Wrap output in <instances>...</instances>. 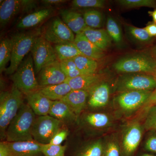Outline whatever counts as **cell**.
<instances>
[{"instance_id":"obj_8","label":"cell","mask_w":156,"mask_h":156,"mask_svg":"<svg viewBox=\"0 0 156 156\" xmlns=\"http://www.w3.org/2000/svg\"><path fill=\"white\" fill-rule=\"evenodd\" d=\"M31 51L37 73L45 66L58 60L54 48L42 35L36 39Z\"/></svg>"},{"instance_id":"obj_15","label":"cell","mask_w":156,"mask_h":156,"mask_svg":"<svg viewBox=\"0 0 156 156\" xmlns=\"http://www.w3.org/2000/svg\"><path fill=\"white\" fill-rule=\"evenodd\" d=\"M142 136V129L138 122H134L128 128L123 140V147L125 152L130 155L138 147Z\"/></svg>"},{"instance_id":"obj_46","label":"cell","mask_w":156,"mask_h":156,"mask_svg":"<svg viewBox=\"0 0 156 156\" xmlns=\"http://www.w3.org/2000/svg\"><path fill=\"white\" fill-rule=\"evenodd\" d=\"M149 52L155 61L156 62V43L151 48Z\"/></svg>"},{"instance_id":"obj_24","label":"cell","mask_w":156,"mask_h":156,"mask_svg":"<svg viewBox=\"0 0 156 156\" xmlns=\"http://www.w3.org/2000/svg\"><path fill=\"white\" fill-rule=\"evenodd\" d=\"M39 91L52 101L61 100L73 89L66 82L57 85L41 87Z\"/></svg>"},{"instance_id":"obj_22","label":"cell","mask_w":156,"mask_h":156,"mask_svg":"<svg viewBox=\"0 0 156 156\" xmlns=\"http://www.w3.org/2000/svg\"><path fill=\"white\" fill-rule=\"evenodd\" d=\"M49 115L61 122H70L78 119L69 106L61 100L53 101Z\"/></svg>"},{"instance_id":"obj_2","label":"cell","mask_w":156,"mask_h":156,"mask_svg":"<svg viewBox=\"0 0 156 156\" xmlns=\"http://www.w3.org/2000/svg\"><path fill=\"white\" fill-rule=\"evenodd\" d=\"M23 93L13 85L11 90L1 92L0 98V135L1 140L6 139L9 124L16 116L23 104Z\"/></svg>"},{"instance_id":"obj_20","label":"cell","mask_w":156,"mask_h":156,"mask_svg":"<svg viewBox=\"0 0 156 156\" xmlns=\"http://www.w3.org/2000/svg\"><path fill=\"white\" fill-rule=\"evenodd\" d=\"M23 12L22 0H5L0 7V24L2 27L7 25L16 14Z\"/></svg>"},{"instance_id":"obj_19","label":"cell","mask_w":156,"mask_h":156,"mask_svg":"<svg viewBox=\"0 0 156 156\" xmlns=\"http://www.w3.org/2000/svg\"><path fill=\"white\" fill-rule=\"evenodd\" d=\"M62 21L76 35L83 33L87 27L83 16L76 11L61 9L59 11Z\"/></svg>"},{"instance_id":"obj_5","label":"cell","mask_w":156,"mask_h":156,"mask_svg":"<svg viewBox=\"0 0 156 156\" xmlns=\"http://www.w3.org/2000/svg\"><path fill=\"white\" fill-rule=\"evenodd\" d=\"M34 66L32 56L29 55L11 77L13 85L25 95L41 88L35 76Z\"/></svg>"},{"instance_id":"obj_32","label":"cell","mask_w":156,"mask_h":156,"mask_svg":"<svg viewBox=\"0 0 156 156\" xmlns=\"http://www.w3.org/2000/svg\"><path fill=\"white\" fill-rule=\"evenodd\" d=\"M59 62L61 69L67 79H73L83 75L78 69L73 58Z\"/></svg>"},{"instance_id":"obj_17","label":"cell","mask_w":156,"mask_h":156,"mask_svg":"<svg viewBox=\"0 0 156 156\" xmlns=\"http://www.w3.org/2000/svg\"><path fill=\"white\" fill-rule=\"evenodd\" d=\"M75 44L84 56L95 59L100 60L104 57V51L90 41L83 33L76 35Z\"/></svg>"},{"instance_id":"obj_42","label":"cell","mask_w":156,"mask_h":156,"mask_svg":"<svg viewBox=\"0 0 156 156\" xmlns=\"http://www.w3.org/2000/svg\"><path fill=\"white\" fill-rule=\"evenodd\" d=\"M37 2L33 0H22L23 12L32 10L37 6Z\"/></svg>"},{"instance_id":"obj_13","label":"cell","mask_w":156,"mask_h":156,"mask_svg":"<svg viewBox=\"0 0 156 156\" xmlns=\"http://www.w3.org/2000/svg\"><path fill=\"white\" fill-rule=\"evenodd\" d=\"M26 95L27 104L37 116L49 115L53 101L43 95L39 90Z\"/></svg>"},{"instance_id":"obj_16","label":"cell","mask_w":156,"mask_h":156,"mask_svg":"<svg viewBox=\"0 0 156 156\" xmlns=\"http://www.w3.org/2000/svg\"><path fill=\"white\" fill-rule=\"evenodd\" d=\"M89 96L87 90H73L61 100L69 106L78 119L86 107Z\"/></svg>"},{"instance_id":"obj_29","label":"cell","mask_w":156,"mask_h":156,"mask_svg":"<svg viewBox=\"0 0 156 156\" xmlns=\"http://www.w3.org/2000/svg\"><path fill=\"white\" fill-rule=\"evenodd\" d=\"M106 30L112 41L117 45H120L122 44L123 39L122 30L116 20L113 17H108Z\"/></svg>"},{"instance_id":"obj_23","label":"cell","mask_w":156,"mask_h":156,"mask_svg":"<svg viewBox=\"0 0 156 156\" xmlns=\"http://www.w3.org/2000/svg\"><path fill=\"white\" fill-rule=\"evenodd\" d=\"M51 9H45L30 13L22 18L17 24L18 28H31L38 25L53 13Z\"/></svg>"},{"instance_id":"obj_41","label":"cell","mask_w":156,"mask_h":156,"mask_svg":"<svg viewBox=\"0 0 156 156\" xmlns=\"http://www.w3.org/2000/svg\"><path fill=\"white\" fill-rule=\"evenodd\" d=\"M0 156H14L9 148L7 141L0 143Z\"/></svg>"},{"instance_id":"obj_25","label":"cell","mask_w":156,"mask_h":156,"mask_svg":"<svg viewBox=\"0 0 156 156\" xmlns=\"http://www.w3.org/2000/svg\"><path fill=\"white\" fill-rule=\"evenodd\" d=\"M54 49L57 58L59 61L73 58L78 56L83 55L74 43L55 44Z\"/></svg>"},{"instance_id":"obj_37","label":"cell","mask_w":156,"mask_h":156,"mask_svg":"<svg viewBox=\"0 0 156 156\" xmlns=\"http://www.w3.org/2000/svg\"><path fill=\"white\" fill-rule=\"evenodd\" d=\"M144 127L148 131H156V105L150 110L144 123Z\"/></svg>"},{"instance_id":"obj_35","label":"cell","mask_w":156,"mask_h":156,"mask_svg":"<svg viewBox=\"0 0 156 156\" xmlns=\"http://www.w3.org/2000/svg\"><path fill=\"white\" fill-rule=\"evenodd\" d=\"M72 5L76 8H99L105 6V1L103 0H73Z\"/></svg>"},{"instance_id":"obj_27","label":"cell","mask_w":156,"mask_h":156,"mask_svg":"<svg viewBox=\"0 0 156 156\" xmlns=\"http://www.w3.org/2000/svg\"><path fill=\"white\" fill-rule=\"evenodd\" d=\"M13 41L12 38H7L1 41L0 44V71H5L6 66L11 61Z\"/></svg>"},{"instance_id":"obj_36","label":"cell","mask_w":156,"mask_h":156,"mask_svg":"<svg viewBox=\"0 0 156 156\" xmlns=\"http://www.w3.org/2000/svg\"><path fill=\"white\" fill-rule=\"evenodd\" d=\"M102 144L98 141L89 146L81 156H102Z\"/></svg>"},{"instance_id":"obj_48","label":"cell","mask_w":156,"mask_h":156,"mask_svg":"<svg viewBox=\"0 0 156 156\" xmlns=\"http://www.w3.org/2000/svg\"><path fill=\"white\" fill-rule=\"evenodd\" d=\"M142 156H155L153 155L150 154H145L143 155Z\"/></svg>"},{"instance_id":"obj_34","label":"cell","mask_w":156,"mask_h":156,"mask_svg":"<svg viewBox=\"0 0 156 156\" xmlns=\"http://www.w3.org/2000/svg\"><path fill=\"white\" fill-rule=\"evenodd\" d=\"M66 145L42 144V152L44 156H65Z\"/></svg>"},{"instance_id":"obj_28","label":"cell","mask_w":156,"mask_h":156,"mask_svg":"<svg viewBox=\"0 0 156 156\" xmlns=\"http://www.w3.org/2000/svg\"><path fill=\"white\" fill-rule=\"evenodd\" d=\"M127 33L132 40L140 44H148L153 41L145 29L138 28L134 26H126Z\"/></svg>"},{"instance_id":"obj_12","label":"cell","mask_w":156,"mask_h":156,"mask_svg":"<svg viewBox=\"0 0 156 156\" xmlns=\"http://www.w3.org/2000/svg\"><path fill=\"white\" fill-rule=\"evenodd\" d=\"M8 142L14 156H44L42 144L34 140Z\"/></svg>"},{"instance_id":"obj_6","label":"cell","mask_w":156,"mask_h":156,"mask_svg":"<svg viewBox=\"0 0 156 156\" xmlns=\"http://www.w3.org/2000/svg\"><path fill=\"white\" fill-rule=\"evenodd\" d=\"M61 123L49 115L38 116L32 129L34 140L42 144L50 143L54 135L61 128Z\"/></svg>"},{"instance_id":"obj_38","label":"cell","mask_w":156,"mask_h":156,"mask_svg":"<svg viewBox=\"0 0 156 156\" xmlns=\"http://www.w3.org/2000/svg\"><path fill=\"white\" fill-rule=\"evenodd\" d=\"M68 134L67 129L60 128L53 136L49 144L54 145H61L62 143L67 138Z\"/></svg>"},{"instance_id":"obj_31","label":"cell","mask_w":156,"mask_h":156,"mask_svg":"<svg viewBox=\"0 0 156 156\" xmlns=\"http://www.w3.org/2000/svg\"><path fill=\"white\" fill-rule=\"evenodd\" d=\"M85 120L89 126L98 128L106 127L110 121L106 114L101 113L89 114L85 117Z\"/></svg>"},{"instance_id":"obj_4","label":"cell","mask_w":156,"mask_h":156,"mask_svg":"<svg viewBox=\"0 0 156 156\" xmlns=\"http://www.w3.org/2000/svg\"><path fill=\"white\" fill-rule=\"evenodd\" d=\"M40 29L27 33L16 34L11 37L13 41L12 54L10 65L5 72L8 75H12L17 70L23 58L28 53L36 39L41 35Z\"/></svg>"},{"instance_id":"obj_10","label":"cell","mask_w":156,"mask_h":156,"mask_svg":"<svg viewBox=\"0 0 156 156\" xmlns=\"http://www.w3.org/2000/svg\"><path fill=\"white\" fill-rule=\"evenodd\" d=\"M37 80L41 88L64 83L67 77L61 69L60 62L57 60L43 67Z\"/></svg>"},{"instance_id":"obj_33","label":"cell","mask_w":156,"mask_h":156,"mask_svg":"<svg viewBox=\"0 0 156 156\" xmlns=\"http://www.w3.org/2000/svg\"><path fill=\"white\" fill-rule=\"evenodd\" d=\"M120 5L126 9L149 7L156 9V1L154 0H119Z\"/></svg>"},{"instance_id":"obj_7","label":"cell","mask_w":156,"mask_h":156,"mask_svg":"<svg viewBox=\"0 0 156 156\" xmlns=\"http://www.w3.org/2000/svg\"><path fill=\"white\" fill-rule=\"evenodd\" d=\"M156 87V80L149 74L127 73L120 78L117 89L121 92L128 91H152Z\"/></svg>"},{"instance_id":"obj_43","label":"cell","mask_w":156,"mask_h":156,"mask_svg":"<svg viewBox=\"0 0 156 156\" xmlns=\"http://www.w3.org/2000/svg\"><path fill=\"white\" fill-rule=\"evenodd\" d=\"M144 28L151 37H156V23L153 21L148 22Z\"/></svg>"},{"instance_id":"obj_1","label":"cell","mask_w":156,"mask_h":156,"mask_svg":"<svg viewBox=\"0 0 156 156\" xmlns=\"http://www.w3.org/2000/svg\"><path fill=\"white\" fill-rule=\"evenodd\" d=\"M36 118V115L28 104L23 103L9 124L6 131V141L33 140L32 129Z\"/></svg>"},{"instance_id":"obj_9","label":"cell","mask_w":156,"mask_h":156,"mask_svg":"<svg viewBox=\"0 0 156 156\" xmlns=\"http://www.w3.org/2000/svg\"><path fill=\"white\" fill-rule=\"evenodd\" d=\"M75 36L62 20L56 17L53 20L44 32V38L50 44L74 43Z\"/></svg>"},{"instance_id":"obj_39","label":"cell","mask_w":156,"mask_h":156,"mask_svg":"<svg viewBox=\"0 0 156 156\" xmlns=\"http://www.w3.org/2000/svg\"><path fill=\"white\" fill-rule=\"evenodd\" d=\"M103 156H120L119 146L116 143H109L107 146Z\"/></svg>"},{"instance_id":"obj_45","label":"cell","mask_w":156,"mask_h":156,"mask_svg":"<svg viewBox=\"0 0 156 156\" xmlns=\"http://www.w3.org/2000/svg\"><path fill=\"white\" fill-rule=\"evenodd\" d=\"M152 75L154 76L156 80V70ZM147 102L150 104L156 103V87L154 90L152 94Z\"/></svg>"},{"instance_id":"obj_40","label":"cell","mask_w":156,"mask_h":156,"mask_svg":"<svg viewBox=\"0 0 156 156\" xmlns=\"http://www.w3.org/2000/svg\"><path fill=\"white\" fill-rule=\"evenodd\" d=\"M145 148L156 154V135H153L148 138L145 143Z\"/></svg>"},{"instance_id":"obj_11","label":"cell","mask_w":156,"mask_h":156,"mask_svg":"<svg viewBox=\"0 0 156 156\" xmlns=\"http://www.w3.org/2000/svg\"><path fill=\"white\" fill-rule=\"evenodd\" d=\"M152 91H128L122 92L117 98V102L126 111L134 110L147 103Z\"/></svg>"},{"instance_id":"obj_18","label":"cell","mask_w":156,"mask_h":156,"mask_svg":"<svg viewBox=\"0 0 156 156\" xmlns=\"http://www.w3.org/2000/svg\"><path fill=\"white\" fill-rule=\"evenodd\" d=\"M103 75L100 74L83 75L73 78L67 79V83L73 90H84L89 91L93 87L102 82Z\"/></svg>"},{"instance_id":"obj_44","label":"cell","mask_w":156,"mask_h":156,"mask_svg":"<svg viewBox=\"0 0 156 156\" xmlns=\"http://www.w3.org/2000/svg\"><path fill=\"white\" fill-rule=\"evenodd\" d=\"M42 2L47 5H61L63 3H65L67 1L65 0H43L42 1Z\"/></svg>"},{"instance_id":"obj_21","label":"cell","mask_w":156,"mask_h":156,"mask_svg":"<svg viewBox=\"0 0 156 156\" xmlns=\"http://www.w3.org/2000/svg\"><path fill=\"white\" fill-rule=\"evenodd\" d=\"M83 33L90 41L103 51H105L109 47L111 39L106 30L94 29L87 27Z\"/></svg>"},{"instance_id":"obj_14","label":"cell","mask_w":156,"mask_h":156,"mask_svg":"<svg viewBox=\"0 0 156 156\" xmlns=\"http://www.w3.org/2000/svg\"><path fill=\"white\" fill-rule=\"evenodd\" d=\"M88 104L92 108L103 107L108 103L110 89L107 83L101 82L89 90Z\"/></svg>"},{"instance_id":"obj_47","label":"cell","mask_w":156,"mask_h":156,"mask_svg":"<svg viewBox=\"0 0 156 156\" xmlns=\"http://www.w3.org/2000/svg\"><path fill=\"white\" fill-rule=\"evenodd\" d=\"M148 14L152 17L153 22L156 23V9H155L153 11H148Z\"/></svg>"},{"instance_id":"obj_49","label":"cell","mask_w":156,"mask_h":156,"mask_svg":"<svg viewBox=\"0 0 156 156\" xmlns=\"http://www.w3.org/2000/svg\"><path fill=\"white\" fill-rule=\"evenodd\" d=\"M155 105H156V103L155 104Z\"/></svg>"},{"instance_id":"obj_3","label":"cell","mask_w":156,"mask_h":156,"mask_svg":"<svg viewBox=\"0 0 156 156\" xmlns=\"http://www.w3.org/2000/svg\"><path fill=\"white\" fill-rule=\"evenodd\" d=\"M118 73L152 74L156 70V62L149 52L135 53L120 58L113 65Z\"/></svg>"},{"instance_id":"obj_26","label":"cell","mask_w":156,"mask_h":156,"mask_svg":"<svg viewBox=\"0 0 156 156\" xmlns=\"http://www.w3.org/2000/svg\"><path fill=\"white\" fill-rule=\"evenodd\" d=\"M73 59L82 74H91L96 73L98 64L95 59L83 55L78 56Z\"/></svg>"},{"instance_id":"obj_30","label":"cell","mask_w":156,"mask_h":156,"mask_svg":"<svg viewBox=\"0 0 156 156\" xmlns=\"http://www.w3.org/2000/svg\"><path fill=\"white\" fill-rule=\"evenodd\" d=\"M83 16L88 27L94 29H99L102 27L103 18L100 11L95 10H88L84 13Z\"/></svg>"}]
</instances>
